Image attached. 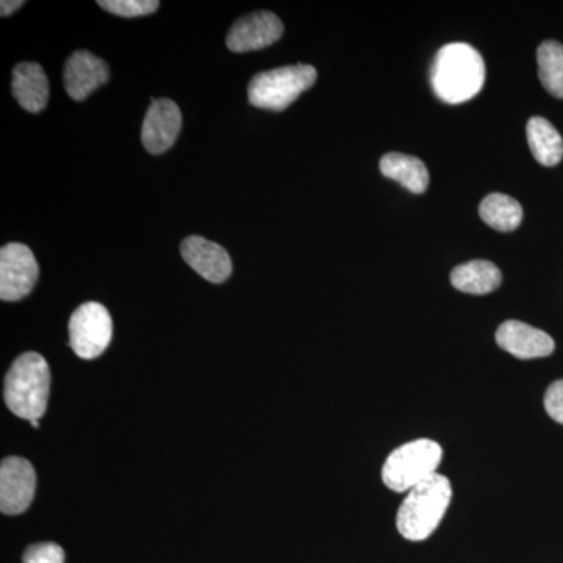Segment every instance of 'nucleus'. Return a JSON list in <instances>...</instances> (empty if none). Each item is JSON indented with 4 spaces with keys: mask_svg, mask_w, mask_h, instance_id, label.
<instances>
[{
    "mask_svg": "<svg viewBox=\"0 0 563 563\" xmlns=\"http://www.w3.org/2000/svg\"><path fill=\"white\" fill-rule=\"evenodd\" d=\"M431 84L440 101L451 106L472 101L485 84L483 55L466 43L446 44L433 58Z\"/></svg>",
    "mask_w": 563,
    "mask_h": 563,
    "instance_id": "f257e3e1",
    "label": "nucleus"
},
{
    "mask_svg": "<svg viewBox=\"0 0 563 563\" xmlns=\"http://www.w3.org/2000/svg\"><path fill=\"white\" fill-rule=\"evenodd\" d=\"M451 498L453 488L450 479L439 473L407 492L396 517V526L404 539L410 542L429 539L442 523Z\"/></svg>",
    "mask_w": 563,
    "mask_h": 563,
    "instance_id": "f03ea898",
    "label": "nucleus"
},
{
    "mask_svg": "<svg viewBox=\"0 0 563 563\" xmlns=\"http://www.w3.org/2000/svg\"><path fill=\"white\" fill-rule=\"evenodd\" d=\"M51 391V369L46 358L36 352H25L14 361L5 377L7 407L27 421L41 420L47 409Z\"/></svg>",
    "mask_w": 563,
    "mask_h": 563,
    "instance_id": "7ed1b4c3",
    "label": "nucleus"
},
{
    "mask_svg": "<svg viewBox=\"0 0 563 563\" xmlns=\"http://www.w3.org/2000/svg\"><path fill=\"white\" fill-rule=\"evenodd\" d=\"M442 457V446L433 440L420 439L402 444L384 463V484L396 493L410 492L435 476Z\"/></svg>",
    "mask_w": 563,
    "mask_h": 563,
    "instance_id": "20e7f679",
    "label": "nucleus"
},
{
    "mask_svg": "<svg viewBox=\"0 0 563 563\" xmlns=\"http://www.w3.org/2000/svg\"><path fill=\"white\" fill-rule=\"evenodd\" d=\"M317 69L310 65H292L257 74L247 87V99L257 109H288L303 91L317 81Z\"/></svg>",
    "mask_w": 563,
    "mask_h": 563,
    "instance_id": "39448f33",
    "label": "nucleus"
},
{
    "mask_svg": "<svg viewBox=\"0 0 563 563\" xmlns=\"http://www.w3.org/2000/svg\"><path fill=\"white\" fill-rule=\"evenodd\" d=\"M113 336V321L109 310L99 302H87L69 320V344L85 361L99 357L109 347Z\"/></svg>",
    "mask_w": 563,
    "mask_h": 563,
    "instance_id": "423d86ee",
    "label": "nucleus"
},
{
    "mask_svg": "<svg viewBox=\"0 0 563 563\" xmlns=\"http://www.w3.org/2000/svg\"><path fill=\"white\" fill-rule=\"evenodd\" d=\"M40 268L35 255L25 244L10 243L0 250V298L20 301L35 287Z\"/></svg>",
    "mask_w": 563,
    "mask_h": 563,
    "instance_id": "0eeeda50",
    "label": "nucleus"
},
{
    "mask_svg": "<svg viewBox=\"0 0 563 563\" xmlns=\"http://www.w3.org/2000/svg\"><path fill=\"white\" fill-rule=\"evenodd\" d=\"M36 476L32 463L22 457L3 459L0 465V509L5 515H20L29 509L35 496Z\"/></svg>",
    "mask_w": 563,
    "mask_h": 563,
    "instance_id": "6e6552de",
    "label": "nucleus"
},
{
    "mask_svg": "<svg viewBox=\"0 0 563 563\" xmlns=\"http://www.w3.org/2000/svg\"><path fill=\"white\" fill-rule=\"evenodd\" d=\"M284 24L272 11H257L232 25L228 35V47L232 52L265 49L280 40Z\"/></svg>",
    "mask_w": 563,
    "mask_h": 563,
    "instance_id": "1a4fd4ad",
    "label": "nucleus"
},
{
    "mask_svg": "<svg viewBox=\"0 0 563 563\" xmlns=\"http://www.w3.org/2000/svg\"><path fill=\"white\" fill-rule=\"evenodd\" d=\"M181 129L179 107L172 99L152 101L143 122L141 141L150 154H163L176 143Z\"/></svg>",
    "mask_w": 563,
    "mask_h": 563,
    "instance_id": "9d476101",
    "label": "nucleus"
},
{
    "mask_svg": "<svg viewBox=\"0 0 563 563\" xmlns=\"http://www.w3.org/2000/svg\"><path fill=\"white\" fill-rule=\"evenodd\" d=\"M180 254L199 276L211 284H222L231 277V255L220 244L192 235L181 242Z\"/></svg>",
    "mask_w": 563,
    "mask_h": 563,
    "instance_id": "9b49d317",
    "label": "nucleus"
},
{
    "mask_svg": "<svg viewBox=\"0 0 563 563\" xmlns=\"http://www.w3.org/2000/svg\"><path fill=\"white\" fill-rule=\"evenodd\" d=\"M496 343L521 361L548 357L554 352V340L547 332L521 321H506L496 331Z\"/></svg>",
    "mask_w": 563,
    "mask_h": 563,
    "instance_id": "f8f14e48",
    "label": "nucleus"
},
{
    "mask_svg": "<svg viewBox=\"0 0 563 563\" xmlns=\"http://www.w3.org/2000/svg\"><path fill=\"white\" fill-rule=\"evenodd\" d=\"M109 66L87 51H77L65 66V88L74 101H84L109 80Z\"/></svg>",
    "mask_w": 563,
    "mask_h": 563,
    "instance_id": "ddd939ff",
    "label": "nucleus"
},
{
    "mask_svg": "<svg viewBox=\"0 0 563 563\" xmlns=\"http://www.w3.org/2000/svg\"><path fill=\"white\" fill-rule=\"evenodd\" d=\"M11 91L22 109L40 113L49 99V81L38 63H20L13 70Z\"/></svg>",
    "mask_w": 563,
    "mask_h": 563,
    "instance_id": "4468645a",
    "label": "nucleus"
},
{
    "mask_svg": "<svg viewBox=\"0 0 563 563\" xmlns=\"http://www.w3.org/2000/svg\"><path fill=\"white\" fill-rule=\"evenodd\" d=\"M503 276L498 266L488 261H473L455 266L451 284L455 290L468 295H488L501 285Z\"/></svg>",
    "mask_w": 563,
    "mask_h": 563,
    "instance_id": "2eb2a0df",
    "label": "nucleus"
},
{
    "mask_svg": "<svg viewBox=\"0 0 563 563\" xmlns=\"http://www.w3.org/2000/svg\"><path fill=\"white\" fill-rule=\"evenodd\" d=\"M380 173L388 179L398 181L406 190L413 195H421L428 190L429 173L424 163L412 155L390 152L380 158Z\"/></svg>",
    "mask_w": 563,
    "mask_h": 563,
    "instance_id": "dca6fc26",
    "label": "nucleus"
},
{
    "mask_svg": "<svg viewBox=\"0 0 563 563\" xmlns=\"http://www.w3.org/2000/svg\"><path fill=\"white\" fill-rule=\"evenodd\" d=\"M533 158L543 166H555L563 158V140L558 129L544 118L533 117L526 128Z\"/></svg>",
    "mask_w": 563,
    "mask_h": 563,
    "instance_id": "f3484780",
    "label": "nucleus"
},
{
    "mask_svg": "<svg viewBox=\"0 0 563 563\" xmlns=\"http://www.w3.org/2000/svg\"><path fill=\"white\" fill-rule=\"evenodd\" d=\"M479 214L495 231L514 232L523 221V207L510 196L492 192L481 202Z\"/></svg>",
    "mask_w": 563,
    "mask_h": 563,
    "instance_id": "a211bd4d",
    "label": "nucleus"
},
{
    "mask_svg": "<svg viewBox=\"0 0 563 563\" xmlns=\"http://www.w3.org/2000/svg\"><path fill=\"white\" fill-rule=\"evenodd\" d=\"M539 77L544 90L563 99V46L558 41H544L537 51Z\"/></svg>",
    "mask_w": 563,
    "mask_h": 563,
    "instance_id": "6ab92c4d",
    "label": "nucleus"
},
{
    "mask_svg": "<svg viewBox=\"0 0 563 563\" xmlns=\"http://www.w3.org/2000/svg\"><path fill=\"white\" fill-rule=\"evenodd\" d=\"M99 7L122 18H141L155 13L161 7L157 0H99Z\"/></svg>",
    "mask_w": 563,
    "mask_h": 563,
    "instance_id": "aec40b11",
    "label": "nucleus"
},
{
    "mask_svg": "<svg viewBox=\"0 0 563 563\" xmlns=\"http://www.w3.org/2000/svg\"><path fill=\"white\" fill-rule=\"evenodd\" d=\"M22 563H65V551L57 543H38L27 548Z\"/></svg>",
    "mask_w": 563,
    "mask_h": 563,
    "instance_id": "412c9836",
    "label": "nucleus"
},
{
    "mask_svg": "<svg viewBox=\"0 0 563 563\" xmlns=\"http://www.w3.org/2000/svg\"><path fill=\"white\" fill-rule=\"evenodd\" d=\"M544 409L559 424H563V380L551 384L544 395Z\"/></svg>",
    "mask_w": 563,
    "mask_h": 563,
    "instance_id": "4be33fe9",
    "label": "nucleus"
},
{
    "mask_svg": "<svg viewBox=\"0 0 563 563\" xmlns=\"http://www.w3.org/2000/svg\"><path fill=\"white\" fill-rule=\"evenodd\" d=\"M22 5H24L22 0H3V2L0 3V14H2V16H10V14L16 13Z\"/></svg>",
    "mask_w": 563,
    "mask_h": 563,
    "instance_id": "5701e85b",
    "label": "nucleus"
}]
</instances>
